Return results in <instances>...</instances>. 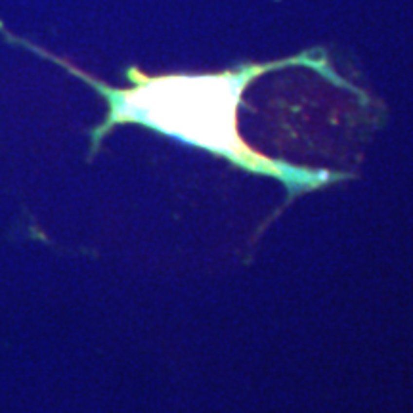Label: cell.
<instances>
[{"label":"cell","mask_w":413,"mask_h":413,"mask_svg":"<svg viewBox=\"0 0 413 413\" xmlns=\"http://www.w3.org/2000/svg\"><path fill=\"white\" fill-rule=\"evenodd\" d=\"M8 38L65 67L69 73L90 84L105 100V119L90 132V153L100 148L103 138L115 127L138 125L178 140L182 144L222 157L247 172L272 176L287 188L289 199L344 178V174L340 172L308 169L282 159H272L251 148L239 134L237 113L243 92L264 73L291 65H304L319 71L338 86H346L352 90V86L346 84L329 67L323 56L316 57L314 52H302L299 56L270 63H241L220 73L148 75L138 67H130L127 71L130 86L117 88L98 78H92L67 61L52 56L50 52L38 50L35 44L14 37Z\"/></svg>","instance_id":"1"}]
</instances>
